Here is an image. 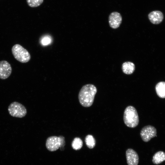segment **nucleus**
<instances>
[{
  "label": "nucleus",
  "instance_id": "f257e3e1",
  "mask_svg": "<svg viewBox=\"0 0 165 165\" xmlns=\"http://www.w3.org/2000/svg\"><path fill=\"white\" fill-rule=\"evenodd\" d=\"M97 92V89L94 85L89 84L83 86L80 89L78 95L80 104L85 107L91 106Z\"/></svg>",
  "mask_w": 165,
  "mask_h": 165
},
{
  "label": "nucleus",
  "instance_id": "f03ea898",
  "mask_svg": "<svg viewBox=\"0 0 165 165\" xmlns=\"http://www.w3.org/2000/svg\"><path fill=\"white\" fill-rule=\"evenodd\" d=\"M123 121L125 124L130 128L137 127L139 123L137 111L133 106H129L125 108L123 114Z\"/></svg>",
  "mask_w": 165,
  "mask_h": 165
},
{
  "label": "nucleus",
  "instance_id": "7ed1b4c3",
  "mask_svg": "<svg viewBox=\"0 0 165 165\" xmlns=\"http://www.w3.org/2000/svg\"><path fill=\"white\" fill-rule=\"evenodd\" d=\"M12 52L15 58L20 62L26 63L30 60L29 52L20 44L14 45L12 48Z\"/></svg>",
  "mask_w": 165,
  "mask_h": 165
},
{
  "label": "nucleus",
  "instance_id": "20e7f679",
  "mask_svg": "<svg viewBox=\"0 0 165 165\" xmlns=\"http://www.w3.org/2000/svg\"><path fill=\"white\" fill-rule=\"evenodd\" d=\"M8 111L11 116L16 117L22 118L27 114L25 107L21 104L15 101L10 104Z\"/></svg>",
  "mask_w": 165,
  "mask_h": 165
},
{
  "label": "nucleus",
  "instance_id": "39448f33",
  "mask_svg": "<svg viewBox=\"0 0 165 165\" xmlns=\"http://www.w3.org/2000/svg\"><path fill=\"white\" fill-rule=\"evenodd\" d=\"M156 134V128L150 125L144 127L140 132V135L142 140L145 142L149 141L152 138L155 137Z\"/></svg>",
  "mask_w": 165,
  "mask_h": 165
},
{
  "label": "nucleus",
  "instance_id": "423d86ee",
  "mask_svg": "<svg viewBox=\"0 0 165 165\" xmlns=\"http://www.w3.org/2000/svg\"><path fill=\"white\" fill-rule=\"evenodd\" d=\"M12 72L11 66L7 61H0V79H5L10 75Z\"/></svg>",
  "mask_w": 165,
  "mask_h": 165
},
{
  "label": "nucleus",
  "instance_id": "0eeeda50",
  "mask_svg": "<svg viewBox=\"0 0 165 165\" xmlns=\"http://www.w3.org/2000/svg\"><path fill=\"white\" fill-rule=\"evenodd\" d=\"M46 145L49 151L53 152L57 150L60 145L59 137L52 136L48 137L46 139Z\"/></svg>",
  "mask_w": 165,
  "mask_h": 165
},
{
  "label": "nucleus",
  "instance_id": "6e6552de",
  "mask_svg": "<svg viewBox=\"0 0 165 165\" xmlns=\"http://www.w3.org/2000/svg\"><path fill=\"white\" fill-rule=\"evenodd\" d=\"M122 21V17L120 14L116 12L112 13L109 15L108 22L110 26L113 29L119 28Z\"/></svg>",
  "mask_w": 165,
  "mask_h": 165
},
{
  "label": "nucleus",
  "instance_id": "1a4fd4ad",
  "mask_svg": "<svg viewBox=\"0 0 165 165\" xmlns=\"http://www.w3.org/2000/svg\"><path fill=\"white\" fill-rule=\"evenodd\" d=\"M126 155L128 165H138L139 157L136 152L132 149L129 148L127 150Z\"/></svg>",
  "mask_w": 165,
  "mask_h": 165
},
{
  "label": "nucleus",
  "instance_id": "9d476101",
  "mask_svg": "<svg viewBox=\"0 0 165 165\" xmlns=\"http://www.w3.org/2000/svg\"><path fill=\"white\" fill-rule=\"evenodd\" d=\"M149 19L154 24H158L162 21L163 16L162 13L160 11H155L151 12L148 15Z\"/></svg>",
  "mask_w": 165,
  "mask_h": 165
},
{
  "label": "nucleus",
  "instance_id": "9b49d317",
  "mask_svg": "<svg viewBox=\"0 0 165 165\" xmlns=\"http://www.w3.org/2000/svg\"><path fill=\"white\" fill-rule=\"evenodd\" d=\"M123 72L127 75H130L133 73L135 69V66L134 63L130 61L124 62L122 67Z\"/></svg>",
  "mask_w": 165,
  "mask_h": 165
},
{
  "label": "nucleus",
  "instance_id": "f8f14e48",
  "mask_svg": "<svg viewBox=\"0 0 165 165\" xmlns=\"http://www.w3.org/2000/svg\"><path fill=\"white\" fill-rule=\"evenodd\" d=\"M165 161V152L162 151L156 152L152 157V162L155 164H159Z\"/></svg>",
  "mask_w": 165,
  "mask_h": 165
},
{
  "label": "nucleus",
  "instance_id": "ddd939ff",
  "mask_svg": "<svg viewBox=\"0 0 165 165\" xmlns=\"http://www.w3.org/2000/svg\"><path fill=\"white\" fill-rule=\"evenodd\" d=\"M155 90L157 95L160 98H165V82H160L157 84Z\"/></svg>",
  "mask_w": 165,
  "mask_h": 165
},
{
  "label": "nucleus",
  "instance_id": "4468645a",
  "mask_svg": "<svg viewBox=\"0 0 165 165\" xmlns=\"http://www.w3.org/2000/svg\"><path fill=\"white\" fill-rule=\"evenodd\" d=\"M85 141L86 146L89 148H93L95 146V140L93 136L89 134L86 136Z\"/></svg>",
  "mask_w": 165,
  "mask_h": 165
},
{
  "label": "nucleus",
  "instance_id": "2eb2a0df",
  "mask_svg": "<svg viewBox=\"0 0 165 165\" xmlns=\"http://www.w3.org/2000/svg\"><path fill=\"white\" fill-rule=\"evenodd\" d=\"M83 145V142L81 138H75L72 143V148L76 150L80 149Z\"/></svg>",
  "mask_w": 165,
  "mask_h": 165
},
{
  "label": "nucleus",
  "instance_id": "dca6fc26",
  "mask_svg": "<svg viewBox=\"0 0 165 165\" xmlns=\"http://www.w3.org/2000/svg\"><path fill=\"white\" fill-rule=\"evenodd\" d=\"M44 0H26L28 5L31 7L39 6L43 2Z\"/></svg>",
  "mask_w": 165,
  "mask_h": 165
},
{
  "label": "nucleus",
  "instance_id": "f3484780",
  "mask_svg": "<svg viewBox=\"0 0 165 165\" xmlns=\"http://www.w3.org/2000/svg\"><path fill=\"white\" fill-rule=\"evenodd\" d=\"M60 139V147L61 148H63L65 145V141L64 138L62 136H59Z\"/></svg>",
  "mask_w": 165,
  "mask_h": 165
},
{
  "label": "nucleus",
  "instance_id": "a211bd4d",
  "mask_svg": "<svg viewBox=\"0 0 165 165\" xmlns=\"http://www.w3.org/2000/svg\"><path fill=\"white\" fill-rule=\"evenodd\" d=\"M50 39L48 37L44 38L42 40V43L43 45H46L50 43Z\"/></svg>",
  "mask_w": 165,
  "mask_h": 165
}]
</instances>
